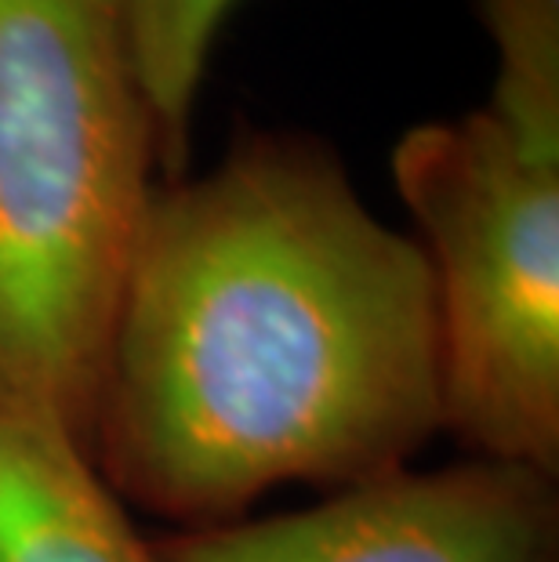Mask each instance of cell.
<instances>
[{"mask_svg": "<svg viewBox=\"0 0 559 562\" xmlns=\"http://www.w3.org/2000/svg\"><path fill=\"white\" fill-rule=\"evenodd\" d=\"M436 432L429 266L327 142L241 127L211 171L157 182L91 425L124 505L230 522L280 486L407 469Z\"/></svg>", "mask_w": 559, "mask_h": 562, "instance_id": "cell-1", "label": "cell"}, {"mask_svg": "<svg viewBox=\"0 0 559 562\" xmlns=\"http://www.w3.org/2000/svg\"><path fill=\"white\" fill-rule=\"evenodd\" d=\"M153 171L124 0H0V411L88 450Z\"/></svg>", "mask_w": 559, "mask_h": 562, "instance_id": "cell-2", "label": "cell"}, {"mask_svg": "<svg viewBox=\"0 0 559 562\" xmlns=\"http://www.w3.org/2000/svg\"><path fill=\"white\" fill-rule=\"evenodd\" d=\"M392 182L433 277L444 432L559 475V157L476 110L411 127Z\"/></svg>", "mask_w": 559, "mask_h": 562, "instance_id": "cell-3", "label": "cell"}, {"mask_svg": "<svg viewBox=\"0 0 559 562\" xmlns=\"http://www.w3.org/2000/svg\"><path fill=\"white\" fill-rule=\"evenodd\" d=\"M153 541L160 562H559V475L494 458L407 464L313 508Z\"/></svg>", "mask_w": 559, "mask_h": 562, "instance_id": "cell-4", "label": "cell"}, {"mask_svg": "<svg viewBox=\"0 0 559 562\" xmlns=\"http://www.w3.org/2000/svg\"><path fill=\"white\" fill-rule=\"evenodd\" d=\"M0 562H160L91 450L0 411Z\"/></svg>", "mask_w": 559, "mask_h": 562, "instance_id": "cell-5", "label": "cell"}, {"mask_svg": "<svg viewBox=\"0 0 559 562\" xmlns=\"http://www.w3.org/2000/svg\"><path fill=\"white\" fill-rule=\"evenodd\" d=\"M241 0H124L131 58L157 121L160 182L189 171V131L225 19Z\"/></svg>", "mask_w": 559, "mask_h": 562, "instance_id": "cell-6", "label": "cell"}, {"mask_svg": "<svg viewBox=\"0 0 559 562\" xmlns=\"http://www.w3.org/2000/svg\"><path fill=\"white\" fill-rule=\"evenodd\" d=\"M497 52L491 110L516 138L559 157V0H476Z\"/></svg>", "mask_w": 559, "mask_h": 562, "instance_id": "cell-7", "label": "cell"}]
</instances>
